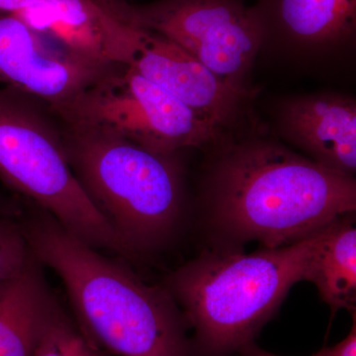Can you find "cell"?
<instances>
[{
	"mask_svg": "<svg viewBox=\"0 0 356 356\" xmlns=\"http://www.w3.org/2000/svg\"><path fill=\"white\" fill-rule=\"evenodd\" d=\"M111 67L72 53L33 29L17 14L0 13L2 86L54 107L81 93Z\"/></svg>",
	"mask_w": 356,
	"mask_h": 356,
	"instance_id": "9",
	"label": "cell"
},
{
	"mask_svg": "<svg viewBox=\"0 0 356 356\" xmlns=\"http://www.w3.org/2000/svg\"><path fill=\"white\" fill-rule=\"evenodd\" d=\"M60 125L74 177L118 236L129 261L168 250L186 216L178 154L156 153L97 129Z\"/></svg>",
	"mask_w": 356,
	"mask_h": 356,
	"instance_id": "4",
	"label": "cell"
},
{
	"mask_svg": "<svg viewBox=\"0 0 356 356\" xmlns=\"http://www.w3.org/2000/svg\"><path fill=\"white\" fill-rule=\"evenodd\" d=\"M250 9L264 48L318 58L355 47L356 0H257Z\"/></svg>",
	"mask_w": 356,
	"mask_h": 356,
	"instance_id": "10",
	"label": "cell"
},
{
	"mask_svg": "<svg viewBox=\"0 0 356 356\" xmlns=\"http://www.w3.org/2000/svg\"><path fill=\"white\" fill-rule=\"evenodd\" d=\"M306 281L318 288L332 311L356 308L355 213L337 218L322 231Z\"/></svg>",
	"mask_w": 356,
	"mask_h": 356,
	"instance_id": "14",
	"label": "cell"
},
{
	"mask_svg": "<svg viewBox=\"0 0 356 356\" xmlns=\"http://www.w3.org/2000/svg\"><path fill=\"white\" fill-rule=\"evenodd\" d=\"M0 179L90 247L128 259L118 236L74 177L62 125L51 107L7 86H0Z\"/></svg>",
	"mask_w": 356,
	"mask_h": 356,
	"instance_id": "5",
	"label": "cell"
},
{
	"mask_svg": "<svg viewBox=\"0 0 356 356\" xmlns=\"http://www.w3.org/2000/svg\"><path fill=\"white\" fill-rule=\"evenodd\" d=\"M238 353L242 356H278L273 355V353H268V351L261 350V348H259L254 343V341L243 346L242 350L238 351ZM313 356H317V355Z\"/></svg>",
	"mask_w": 356,
	"mask_h": 356,
	"instance_id": "20",
	"label": "cell"
},
{
	"mask_svg": "<svg viewBox=\"0 0 356 356\" xmlns=\"http://www.w3.org/2000/svg\"><path fill=\"white\" fill-rule=\"evenodd\" d=\"M123 22L121 65L132 67L224 131L242 121L257 91L227 86L172 40Z\"/></svg>",
	"mask_w": 356,
	"mask_h": 356,
	"instance_id": "8",
	"label": "cell"
},
{
	"mask_svg": "<svg viewBox=\"0 0 356 356\" xmlns=\"http://www.w3.org/2000/svg\"><path fill=\"white\" fill-rule=\"evenodd\" d=\"M98 3L102 6H112V4L122 3V2H128L129 0H95Z\"/></svg>",
	"mask_w": 356,
	"mask_h": 356,
	"instance_id": "21",
	"label": "cell"
},
{
	"mask_svg": "<svg viewBox=\"0 0 356 356\" xmlns=\"http://www.w3.org/2000/svg\"><path fill=\"white\" fill-rule=\"evenodd\" d=\"M15 14L86 60L119 65L123 22L95 0H38Z\"/></svg>",
	"mask_w": 356,
	"mask_h": 356,
	"instance_id": "12",
	"label": "cell"
},
{
	"mask_svg": "<svg viewBox=\"0 0 356 356\" xmlns=\"http://www.w3.org/2000/svg\"><path fill=\"white\" fill-rule=\"evenodd\" d=\"M203 188L216 250L245 243L286 247L355 213V177L341 175L277 140L250 137L217 145Z\"/></svg>",
	"mask_w": 356,
	"mask_h": 356,
	"instance_id": "1",
	"label": "cell"
},
{
	"mask_svg": "<svg viewBox=\"0 0 356 356\" xmlns=\"http://www.w3.org/2000/svg\"><path fill=\"white\" fill-rule=\"evenodd\" d=\"M119 19L172 40L220 81L250 88L255 58L264 48L261 26L243 0H158L104 6Z\"/></svg>",
	"mask_w": 356,
	"mask_h": 356,
	"instance_id": "7",
	"label": "cell"
},
{
	"mask_svg": "<svg viewBox=\"0 0 356 356\" xmlns=\"http://www.w3.org/2000/svg\"><path fill=\"white\" fill-rule=\"evenodd\" d=\"M323 229L252 254L214 248L173 271L165 286L194 331L192 356H232L254 341L293 285L306 281Z\"/></svg>",
	"mask_w": 356,
	"mask_h": 356,
	"instance_id": "3",
	"label": "cell"
},
{
	"mask_svg": "<svg viewBox=\"0 0 356 356\" xmlns=\"http://www.w3.org/2000/svg\"><path fill=\"white\" fill-rule=\"evenodd\" d=\"M38 0H0V13H17Z\"/></svg>",
	"mask_w": 356,
	"mask_h": 356,
	"instance_id": "19",
	"label": "cell"
},
{
	"mask_svg": "<svg viewBox=\"0 0 356 356\" xmlns=\"http://www.w3.org/2000/svg\"><path fill=\"white\" fill-rule=\"evenodd\" d=\"M278 133L306 158L348 177L356 172V102L339 93H314L282 100Z\"/></svg>",
	"mask_w": 356,
	"mask_h": 356,
	"instance_id": "11",
	"label": "cell"
},
{
	"mask_svg": "<svg viewBox=\"0 0 356 356\" xmlns=\"http://www.w3.org/2000/svg\"><path fill=\"white\" fill-rule=\"evenodd\" d=\"M32 356H113L95 343L57 295L51 299Z\"/></svg>",
	"mask_w": 356,
	"mask_h": 356,
	"instance_id": "15",
	"label": "cell"
},
{
	"mask_svg": "<svg viewBox=\"0 0 356 356\" xmlns=\"http://www.w3.org/2000/svg\"><path fill=\"white\" fill-rule=\"evenodd\" d=\"M30 255L19 222L0 214V281L20 270Z\"/></svg>",
	"mask_w": 356,
	"mask_h": 356,
	"instance_id": "16",
	"label": "cell"
},
{
	"mask_svg": "<svg viewBox=\"0 0 356 356\" xmlns=\"http://www.w3.org/2000/svg\"><path fill=\"white\" fill-rule=\"evenodd\" d=\"M21 202L17 221L30 250L58 274L74 318L95 343L119 356H192L186 318L165 285L147 284L48 211L27 199Z\"/></svg>",
	"mask_w": 356,
	"mask_h": 356,
	"instance_id": "2",
	"label": "cell"
},
{
	"mask_svg": "<svg viewBox=\"0 0 356 356\" xmlns=\"http://www.w3.org/2000/svg\"><path fill=\"white\" fill-rule=\"evenodd\" d=\"M22 212V204L18 197L9 198L0 194V214L17 219Z\"/></svg>",
	"mask_w": 356,
	"mask_h": 356,
	"instance_id": "18",
	"label": "cell"
},
{
	"mask_svg": "<svg viewBox=\"0 0 356 356\" xmlns=\"http://www.w3.org/2000/svg\"><path fill=\"white\" fill-rule=\"evenodd\" d=\"M32 254L20 270L0 281V356H32L55 293Z\"/></svg>",
	"mask_w": 356,
	"mask_h": 356,
	"instance_id": "13",
	"label": "cell"
},
{
	"mask_svg": "<svg viewBox=\"0 0 356 356\" xmlns=\"http://www.w3.org/2000/svg\"><path fill=\"white\" fill-rule=\"evenodd\" d=\"M67 125L105 131L156 153L214 149L225 131L126 65H114L67 102L51 107Z\"/></svg>",
	"mask_w": 356,
	"mask_h": 356,
	"instance_id": "6",
	"label": "cell"
},
{
	"mask_svg": "<svg viewBox=\"0 0 356 356\" xmlns=\"http://www.w3.org/2000/svg\"><path fill=\"white\" fill-rule=\"evenodd\" d=\"M317 356H356V323L355 322L348 336L332 348H323L316 353Z\"/></svg>",
	"mask_w": 356,
	"mask_h": 356,
	"instance_id": "17",
	"label": "cell"
}]
</instances>
